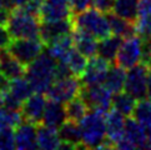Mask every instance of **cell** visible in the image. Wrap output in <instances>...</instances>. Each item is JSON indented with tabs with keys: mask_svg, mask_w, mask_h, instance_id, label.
I'll list each match as a JSON object with an SVG mask.
<instances>
[{
	"mask_svg": "<svg viewBox=\"0 0 151 150\" xmlns=\"http://www.w3.org/2000/svg\"><path fill=\"white\" fill-rule=\"evenodd\" d=\"M89 108L86 103L83 100L81 96H76L71 100L65 103V111H66V118L70 121L80 123V120L89 112Z\"/></svg>",
	"mask_w": 151,
	"mask_h": 150,
	"instance_id": "obj_27",
	"label": "cell"
},
{
	"mask_svg": "<svg viewBox=\"0 0 151 150\" xmlns=\"http://www.w3.org/2000/svg\"><path fill=\"white\" fill-rule=\"evenodd\" d=\"M147 75L149 66L144 63L137 64L129 69L126 73V80L124 92L134 96L136 100L144 99L147 96Z\"/></svg>",
	"mask_w": 151,
	"mask_h": 150,
	"instance_id": "obj_9",
	"label": "cell"
},
{
	"mask_svg": "<svg viewBox=\"0 0 151 150\" xmlns=\"http://www.w3.org/2000/svg\"><path fill=\"white\" fill-rule=\"evenodd\" d=\"M136 104V99L127 94L126 92H120L112 95V109L121 112L125 116H131Z\"/></svg>",
	"mask_w": 151,
	"mask_h": 150,
	"instance_id": "obj_28",
	"label": "cell"
},
{
	"mask_svg": "<svg viewBox=\"0 0 151 150\" xmlns=\"http://www.w3.org/2000/svg\"><path fill=\"white\" fill-rule=\"evenodd\" d=\"M129 140L134 143V145L139 148H147V138H146V129L142 124H140L137 120H135L132 116H129L125 121V134Z\"/></svg>",
	"mask_w": 151,
	"mask_h": 150,
	"instance_id": "obj_20",
	"label": "cell"
},
{
	"mask_svg": "<svg viewBox=\"0 0 151 150\" xmlns=\"http://www.w3.org/2000/svg\"><path fill=\"white\" fill-rule=\"evenodd\" d=\"M146 138H147V148L151 149V125L146 128Z\"/></svg>",
	"mask_w": 151,
	"mask_h": 150,
	"instance_id": "obj_44",
	"label": "cell"
},
{
	"mask_svg": "<svg viewBox=\"0 0 151 150\" xmlns=\"http://www.w3.org/2000/svg\"><path fill=\"white\" fill-rule=\"evenodd\" d=\"M74 25L71 18L60 19V20H50L40 23V39L45 45L55 41L59 38L73 34Z\"/></svg>",
	"mask_w": 151,
	"mask_h": 150,
	"instance_id": "obj_10",
	"label": "cell"
},
{
	"mask_svg": "<svg viewBox=\"0 0 151 150\" xmlns=\"http://www.w3.org/2000/svg\"><path fill=\"white\" fill-rule=\"evenodd\" d=\"M110 61H107L100 55H95L89 59L88 65H86L85 73L80 78L83 85H96L104 84L106 74L110 69Z\"/></svg>",
	"mask_w": 151,
	"mask_h": 150,
	"instance_id": "obj_11",
	"label": "cell"
},
{
	"mask_svg": "<svg viewBox=\"0 0 151 150\" xmlns=\"http://www.w3.org/2000/svg\"><path fill=\"white\" fill-rule=\"evenodd\" d=\"M106 13L98 10L96 8H88L80 13H75L71 17L74 30L84 31L93 35L98 40L111 35V28L109 24Z\"/></svg>",
	"mask_w": 151,
	"mask_h": 150,
	"instance_id": "obj_2",
	"label": "cell"
},
{
	"mask_svg": "<svg viewBox=\"0 0 151 150\" xmlns=\"http://www.w3.org/2000/svg\"><path fill=\"white\" fill-rule=\"evenodd\" d=\"M122 39L124 38L115 34H111L109 36L104 38V39H101L98 44V55L102 56L110 63L115 61L116 54L124 41Z\"/></svg>",
	"mask_w": 151,
	"mask_h": 150,
	"instance_id": "obj_22",
	"label": "cell"
},
{
	"mask_svg": "<svg viewBox=\"0 0 151 150\" xmlns=\"http://www.w3.org/2000/svg\"><path fill=\"white\" fill-rule=\"evenodd\" d=\"M4 128H12L9 123V110L0 106V130Z\"/></svg>",
	"mask_w": 151,
	"mask_h": 150,
	"instance_id": "obj_41",
	"label": "cell"
},
{
	"mask_svg": "<svg viewBox=\"0 0 151 150\" xmlns=\"http://www.w3.org/2000/svg\"><path fill=\"white\" fill-rule=\"evenodd\" d=\"M110 12L120 18L136 23L139 18V0H115Z\"/></svg>",
	"mask_w": 151,
	"mask_h": 150,
	"instance_id": "obj_24",
	"label": "cell"
},
{
	"mask_svg": "<svg viewBox=\"0 0 151 150\" xmlns=\"http://www.w3.org/2000/svg\"><path fill=\"white\" fill-rule=\"evenodd\" d=\"M42 4H44V0H29V1L21 8H23L26 13H29V14L34 15V17L40 19Z\"/></svg>",
	"mask_w": 151,
	"mask_h": 150,
	"instance_id": "obj_34",
	"label": "cell"
},
{
	"mask_svg": "<svg viewBox=\"0 0 151 150\" xmlns=\"http://www.w3.org/2000/svg\"><path fill=\"white\" fill-rule=\"evenodd\" d=\"M142 49H144V39L140 35L135 34L132 36L126 38L119 49L115 64L129 70L130 68L141 63L142 59Z\"/></svg>",
	"mask_w": 151,
	"mask_h": 150,
	"instance_id": "obj_6",
	"label": "cell"
},
{
	"mask_svg": "<svg viewBox=\"0 0 151 150\" xmlns=\"http://www.w3.org/2000/svg\"><path fill=\"white\" fill-rule=\"evenodd\" d=\"M141 63L151 68V40H144V49H142V59Z\"/></svg>",
	"mask_w": 151,
	"mask_h": 150,
	"instance_id": "obj_38",
	"label": "cell"
},
{
	"mask_svg": "<svg viewBox=\"0 0 151 150\" xmlns=\"http://www.w3.org/2000/svg\"><path fill=\"white\" fill-rule=\"evenodd\" d=\"M136 34L144 40H151V14L145 17H139L136 23Z\"/></svg>",
	"mask_w": 151,
	"mask_h": 150,
	"instance_id": "obj_32",
	"label": "cell"
},
{
	"mask_svg": "<svg viewBox=\"0 0 151 150\" xmlns=\"http://www.w3.org/2000/svg\"><path fill=\"white\" fill-rule=\"evenodd\" d=\"M12 41L13 36L10 34L8 26H0V50H6Z\"/></svg>",
	"mask_w": 151,
	"mask_h": 150,
	"instance_id": "obj_35",
	"label": "cell"
},
{
	"mask_svg": "<svg viewBox=\"0 0 151 150\" xmlns=\"http://www.w3.org/2000/svg\"><path fill=\"white\" fill-rule=\"evenodd\" d=\"M40 23L39 18L15 6L10 14L8 29L13 39H40Z\"/></svg>",
	"mask_w": 151,
	"mask_h": 150,
	"instance_id": "obj_4",
	"label": "cell"
},
{
	"mask_svg": "<svg viewBox=\"0 0 151 150\" xmlns=\"http://www.w3.org/2000/svg\"><path fill=\"white\" fill-rule=\"evenodd\" d=\"M46 46H47L46 51L49 53L52 58H55L58 61H64L66 59V56L69 55V53L71 51V49L74 48L73 34L59 38V39L50 43V44Z\"/></svg>",
	"mask_w": 151,
	"mask_h": 150,
	"instance_id": "obj_25",
	"label": "cell"
},
{
	"mask_svg": "<svg viewBox=\"0 0 151 150\" xmlns=\"http://www.w3.org/2000/svg\"><path fill=\"white\" fill-rule=\"evenodd\" d=\"M13 4H14V6H17V8H21V6H24V5L29 1V0H12Z\"/></svg>",
	"mask_w": 151,
	"mask_h": 150,
	"instance_id": "obj_43",
	"label": "cell"
},
{
	"mask_svg": "<svg viewBox=\"0 0 151 150\" xmlns=\"http://www.w3.org/2000/svg\"><path fill=\"white\" fill-rule=\"evenodd\" d=\"M0 73L4 74L10 80L24 76L26 73V66L21 64L17 58H14L8 50H1L0 53Z\"/></svg>",
	"mask_w": 151,
	"mask_h": 150,
	"instance_id": "obj_17",
	"label": "cell"
},
{
	"mask_svg": "<svg viewBox=\"0 0 151 150\" xmlns=\"http://www.w3.org/2000/svg\"><path fill=\"white\" fill-rule=\"evenodd\" d=\"M115 0H91V6L96 8L98 10H101L104 13H109L112 4H114Z\"/></svg>",
	"mask_w": 151,
	"mask_h": 150,
	"instance_id": "obj_36",
	"label": "cell"
},
{
	"mask_svg": "<svg viewBox=\"0 0 151 150\" xmlns=\"http://www.w3.org/2000/svg\"><path fill=\"white\" fill-rule=\"evenodd\" d=\"M44 46L45 44L41 41V39L23 38V39H13L6 50L21 64L28 66L44 51Z\"/></svg>",
	"mask_w": 151,
	"mask_h": 150,
	"instance_id": "obj_8",
	"label": "cell"
},
{
	"mask_svg": "<svg viewBox=\"0 0 151 150\" xmlns=\"http://www.w3.org/2000/svg\"><path fill=\"white\" fill-rule=\"evenodd\" d=\"M73 41H74L75 49L81 53L83 55H85L88 59L98 55L99 41L93 35L86 34V33H84V31L74 30L73 31Z\"/></svg>",
	"mask_w": 151,
	"mask_h": 150,
	"instance_id": "obj_18",
	"label": "cell"
},
{
	"mask_svg": "<svg viewBox=\"0 0 151 150\" xmlns=\"http://www.w3.org/2000/svg\"><path fill=\"white\" fill-rule=\"evenodd\" d=\"M56 66L58 60L47 51H42L30 65L26 66L25 76L33 87L34 93L45 94L47 92L56 80Z\"/></svg>",
	"mask_w": 151,
	"mask_h": 150,
	"instance_id": "obj_1",
	"label": "cell"
},
{
	"mask_svg": "<svg viewBox=\"0 0 151 150\" xmlns=\"http://www.w3.org/2000/svg\"><path fill=\"white\" fill-rule=\"evenodd\" d=\"M10 94H12L15 99H18L21 103H24L30 95L34 94V89L28 79L20 76V78L12 80V83H10Z\"/></svg>",
	"mask_w": 151,
	"mask_h": 150,
	"instance_id": "obj_30",
	"label": "cell"
},
{
	"mask_svg": "<svg viewBox=\"0 0 151 150\" xmlns=\"http://www.w3.org/2000/svg\"><path fill=\"white\" fill-rule=\"evenodd\" d=\"M106 17H107V20H109L112 34L121 36L124 39L136 34V25L132 21H129L124 18L117 17V15H115L111 12L106 13Z\"/></svg>",
	"mask_w": 151,
	"mask_h": 150,
	"instance_id": "obj_23",
	"label": "cell"
},
{
	"mask_svg": "<svg viewBox=\"0 0 151 150\" xmlns=\"http://www.w3.org/2000/svg\"><path fill=\"white\" fill-rule=\"evenodd\" d=\"M106 139L116 145V143L120 140L125 134V115L116 111L115 109H111L106 114Z\"/></svg>",
	"mask_w": 151,
	"mask_h": 150,
	"instance_id": "obj_15",
	"label": "cell"
},
{
	"mask_svg": "<svg viewBox=\"0 0 151 150\" xmlns=\"http://www.w3.org/2000/svg\"><path fill=\"white\" fill-rule=\"evenodd\" d=\"M147 96L151 99V68H149V75H147Z\"/></svg>",
	"mask_w": 151,
	"mask_h": 150,
	"instance_id": "obj_42",
	"label": "cell"
},
{
	"mask_svg": "<svg viewBox=\"0 0 151 150\" xmlns=\"http://www.w3.org/2000/svg\"><path fill=\"white\" fill-rule=\"evenodd\" d=\"M112 94L104 84L83 85L80 96L90 110H98L107 114L112 109Z\"/></svg>",
	"mask_w": 151,
	"mask_h": 150,
	"instance_id": "obj_5",
	"label": "cell"
},
{
	"mask_svg": "<svg viewBox=\"0 0 151 150\" xmlns=\"http://www.w3.org/2000/svg\"><path fill=\"white\" fill-rule=\"evenodd\" d=\"M81 88H83V83L80 78L70 75V76L63 79H56L51 87L47 89L45 95L50 100L65 104L69 100L79 96Z\"/></svg>",
	"mask_w": 151,
	"mask_h": 150,
	"instance_id": "obj_7",
	"label": "cell"
},
{
	"mask_svg": "<svg viewBox=\"0 0 151 150\" xmlns=\"http://www.w3.org/2000/svg\"><path fill=\"white\" fill-rule=\"evenodd\" d=\"M125 80H126L125 69L115 64V65L110 66L109 71H107L104 85L110 90L112 94H116V93H120L124 90Z\"/></svg>",
	"mask_w": 151,
	"mask_h": 150,
	"instance_id": "obj_26",
	"label": "cell"
},
{
	"mask_svg": "<svg viewBox=\"0 0 151 150\" xmlns=\"http://www.w3.org/2000/svg\"><path fill=\"white\" fill-rule=\"evenodd\" d=\"M61 144V139L59 135V130L55 128L40 124L37 126V148L42 150H54L59 149Z\"/></svg>",
	"mask_w": 151,
	"mask_h": 150,
	"instance_id": "obj_19",
	"label": "cell"
},
{
	"mask_svg": "<svg viewBox=\"0 0 151 150\" xmlns=\"http://www.w3.org/2000/svg\"><path fill=\"white\" fill-rule=\"evenodd\" d=\"M59 135H60L61 143L71 145L74 149L84 148L81 144V131H80L79 123L66 120L59 128Z\"/></svg>",
	"mask_w": 151,
	"mask_h": 150,
	"instance_id": "obj_21",
	"label": "cell"
},
{
	"mask_svg": "<svg viewBox=\"0 0 151 150\" xmlns=\"http://www.w3.org/2000/svg\"><path fill=\"white\" fill-rule=\"evenodd\" d=\"M135 120H137L140 124H142L145 128L151 125V99H140L136 101L135 108L131 115Z\"/></svg>",
	"mask_w": 151,
	"mask_h": 150,
	"instance_id": "obj_31",
	"label": "cell"
},
{
	"mask_svg": "<svg viewBox=\"0 0 151 150\" xmlns=\"http://www.w3.org/2000/svg\"><path fill=\"white\" fill-rule=\"evenodd\" d=\"M46 106V96L42 93H34L21 105V114L25 121L40 125Z\"/></svg>",
	"mask_w": 151,
	"mask_h": 150,
	"instance_id": "obj_12",
	"label": "cell"
},
{
	"mask_svg": "<svg viewBox=\"0 0 151 150\" xmlns=\"http://www.w3.org/2000/svg\"><path fill=\"white\" fill-rule=\"evenodd\" d=\"M0 149L12 150L15 149V135L13 128H4L0 130Z\"/></svg>",
	"mask_w": 151,
	"mask_h": 150,
	"instance_id": "obj_33",
	"label": "cell"
},
{
	"mask_svg": "<svg viewBox=\"0 0 151 150\" xmlns=\"http://www.w3.org/2000/svg\"><path fill=\"white\" fill-rule=\"evenodd\" d=\"M37 126L24 120L15 128V148L20 150L37 149Z\"/></svg>",
	"mask_w": 151,
	"mask_h": 150,
	"instance_id": "obj_14",
	"label": "cell"
},
{
	"mask_svg": "<svg viewBox=\"0 0 151 150\" xmlns=\"http://www.w3.org/2000/svg\"><path fill=\"white\" fill-rule=\"evenodd\" d=\"M66 120L68 118L65 111V104L59 103V101H54L50 99L47 100L41 124L59 129Z\"/></svg>",
	"mask_w": 151,
	"mask_h": 150,
	"instance_id": "obj_16",
	"label": "cell"
},
{
	"mask_svg": "<svg viewBox=\"0 0 151 150\" xmlns=\"http://www.w3.org/2000/svg\"><path fill=\"white\" fill-rule=\"evenodd\" d=\"M12 10L13 9H9L6 6H0V26H8Z\"/></svg>",
	"mask_w": 151,
	"mask_h": 150,
	"instance_id": "obj_40",
	"label": "cell"
},
{
	"mask_svg": "<svg viewBox=\"0 0 151 150\" xmlns=\"http://www.w3.org/2000/svg\"><path fill=\"white\" fill-rule=\"evenodd\" d=\"M151 14V0H139V17Z\"/></svg>",
	"mask_w": 151,
	"mask_h": 150,
	"instance_id": "obj_39",
	"label": "cell"
},
{
	"mask_svg": "<svg viewBox=\"0 0 151 150\" xmlns=\"http://www.w3.org/2000/svg\"><path fill=\"white\" fill-rule=\"evenodd\" d=\"M106 114L90 110L79 123L81 131V144L86 149H98L106 140Z\"/></svg>",
	"mask_w": 151,
	"mask_h": 150,
	"instance_id": "obj_3",
	"label": "cell"
},
{
	"mask_svg": "<svg viewBox=\"0 0 151 150\" xmlns=\"http://www.w3.org/2000/svg\"><path fill=\"white\" fill-rule=\"evenodd\" d=\"M70 4H71L73 14H75V13H80L83 10H86L88 8H90L91 0H70Z\"/></svg>",
	"mask_w": 151,
	"mask_h": 150,
	"instance_id": "obj_37",
	"label": "cell"
},
{
	"mask_svg": "<svg viewBox=\"0 0 151 150\" xmlns=\"http://www.w3.org/2000/svg\"><path fill=\"white\" fill-rule=\"evenodd\" d=\"M88 58L85 55H83L80 51H78L75 48H73L71 51L69 53V55L66 56V59L64 60V63H66V65L69 66L70 71L74 76L81 78L83 74L85 73L86 65H88Z\"/></svg>",
	"mask_w": 151,
	"mask_h": 150,
	"instance_id": "obj_29",
	"label": "cell"
},
{
	"mask_svg": "<svg viewBox=\"0 0 151 150\" xmlns=\"http://www.w3.org/2000/svg\"><path fill=\"white\" fill-rule=\"evenodd\" d=\"M73 17L70 0H44L40 21L69 19Z\"/></svg>",
	"mask_w": 151,
	"mask_h": 150,
	"instance_id": "obj_13",
	"label": "cell"
}]
</instances>
